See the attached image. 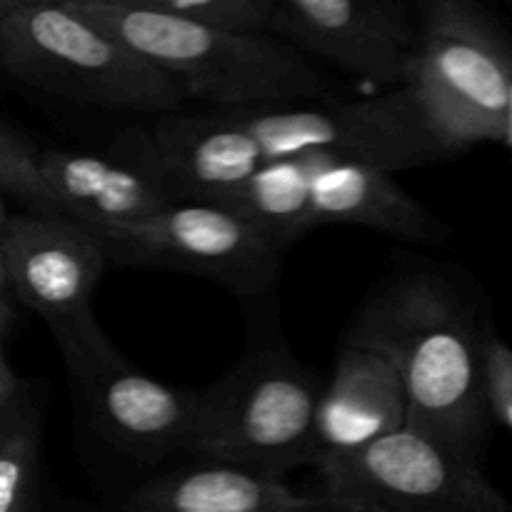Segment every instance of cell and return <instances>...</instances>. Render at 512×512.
I'll use <instances>...</instances> for the list:
<instances>
[{"mask_svg": "<svg viewBox=\"0 0 512 512\" xmlns=\"http://www.w3.org/2000/svg\"><path fill=\"white\" fill-rule=\"evenodd\" d=\"M0 195L25 205V213L65 215L40 173V153L5 125H0Z\"/></svg>", "mask_w": 512, "mask_h": 512, "instance_id": "obj_19", "label": "cell"}, {"mask_svg": "<svg viewBox=\"0 0 512 512\" xmlns=\"http://www.w3.org/2000/svg\"><path fill=\"white\" fill-rule=\"evenodd\" d=\"M10 213H8V205H5V198L0 195V243H3V233H5V225H8Z\"/></svg>", "mask_w": 512, "mask_h": 512, "instance_id": "obj_23", "label": "cell"}, {"mask_svg": "<svg viewBox=\"0 0 512 512\" xmlns=\"http://www.w3.org/2000/svg\"><path fill=\"white\" fill-rule=\"evenodd\" d=\"M270 35L308 60L393 93L413 80L418 8L400 0H278Z\"/></svg>", "mask_w": 512, "mask_h": 512, "instance_id": "obj_10", "label": "cell"}, {"mask_svg": "<svg viewBox=\"0 0 512 512\" xmlns=\"http://www.w3.org/2000/svg\"><path fill=\"white\" fill-rule=\"evenodd\" d=\"M23 393V383H20V378L15 375L13 365H10L8 360V353H5V343L0 340V420H3L5 413L18 403V398Z\"/></svg>", "mask_w": 512, "mask_h": 512, "instance_id": "obj_21", "label": "cell"}, {"mask_svg": "<svg viewBox=\"0 0 512 512\" xmlns=\"http://www.w3.org/2000/svg\"><path fill=\"white\" fill-rule=\"evenodd\" d=\"M343 512H348V510H343Z\"/></svg>", "mask_w": 512, "mask_h": 512, "instance_id": "obj_27", "label": "cell"}, {"mask_svg": "<svg viewBox=\"0 0 512 512\" xmlns=\"http://www.w3.org/2000/svg\"><path fill=\"white\" fill-rule=\"evenodd\" d=\"M340 512H343V510H340Z\"/></svg>", "mask_w": 512, "mask_h": 512, "instance_id": "obj_28", "label": "cell"}, {"mask_svg": "<svg viewBox=\"0 0 512 512\" xmlns=\"http://www.w3.org/2000/svg\"><path fill=\"white\" fill-rule=\"evenodd\" d=\"M13 323H15L13 298H8V295H0V340H5V335L10 333Z\"/></svg>", "mask_w": 512, "mask_h": 512, "instance_id": "obj_22", "label": "cell"}, {"mask_svg": "<svg viewBox=\"0 0 512 512\" xmlns=\"http://www.w3.org/2000/svg\"><path fill=\"white\" fill-rule=\"evenodd\" d=\"M328 500L380 512H510L478 465L413 428L315 465Z\"/></svg>", "mask_w": 512, "mask_h": 512, "instance_id": "obj_8", "label": "cell"}, {"mask_svg": "<svg viewBox=\"0 0 512 512\" xmlns=\"http://www.w3.org/2000/svg\"><path fill=\"white\" fill-rule=\"evenodd\" d=\"M318 225H358L405 243H443L450 228L395 180L393 173L328 155L313 180Z\"/></svg>", "mask_w": 512, "mask_h": 512, "instance_id": "obj_14", "label": "cell"}, {"mask_svg": "<svg viewBox=\"0 0 512 512\" xmlns=\"http://www.w3.org/2000/svg\"><path fill=\"white\" fill-rule=\"evenodd\" d=\"M70 385L95 433L138 460L188 453L198 393L175 390L133 368L108 335L63 358Z\"/></svg>", "mask_w": 512, "mask_h": 512, "instance_id": "obj_11", "label": "cell"}, {"mask_svg": "<svg viewBox=\"0 0 512 512\" xmlns=\"http://www.w3.org/2000/svg\"><path fill=\"white\" fill-rule=\"evenodd\" d=\"M93 233L108 263L203 275L243 300L273 293L285 255V248L233 210L193 200H180L140 225Z\"/></svg>", "mask_w": 512, "mask_h": 512, "instance_id": "obj_7", "label": "cell"}, {"mask_svg": "<svg viewBox=\"0 0 512 512\" xmlns=\"http://www.w3.org/2000/svg\"><path fill=\"white\" fill-rule=\"evenodd\" d=\"M40 425V405L28 393L0 420V512H43Z\"/></svg>", "mask_w": 512, "mask_h": 512, "instance_id": "obj_17", "label": "cell"}, {"mask_svg": "<svg viewBox=\"0 0 512 512\" xmlns=\"http://www.w3.org/2000/svg\"><path fill=\"white\" fill-rule=\"evenodd\" d=\"M68 5L178 80L188 100H203L215 110L340 100L330 75L275 35L223 33L158 13L143 0H68Z\"/></svg>", "mask_w": 512, "mask_h": 512, "instance_id": "obj_2", "label": "cell"}, {"mask_svg": "<svg viewBox=\"0 0 512 512\" xmlns=\"http://www.w3.org/2000/svg\"><path fill=\"white\" fill-rule=\"evenodd\" d=\"M325 150L268 163L220 208L233 210L273 243L288 250L318 228L313 215V180L328 160Z\"/></svg>", "mask_w": 512, "mask_h": 512, "instance_id": "obj_16", "label": "cell"}, {"mask_svg": "<svg viewBox=\"0 0 512 512\" xmlns=\"http://www.w3.org/2000/svg\"><path fill=\"white\" fill-rule=\"evenodd\" d=\"M325 385L285 350L245 355L218 383L198 393L188 453L263 478L283 480L318 463L315 423Z\"/></svg>", "mask_w": 512, "mask_h": 512, "instance_id": "obj_5", "label": "cell"}, {"mask_svg": "<svg viewBox=\"0 0 512 512\" xmlns=\"http://www.w3.org/2000/svg\"><path fill=\"white\" fill-rule=\"evenodd\" d=\"M0 73L38 93L118 113L163 118L188 103L178 80L68 0H0Z\"/></svg>", "mask_w": 512, "mask_h": 512, "instance_id": "obj_4", "label": "cell"}, {"mask_svg": "<svg viewBox=\"0 0 512 512\" xmlns=\"http://www.w3.org/2000/svg\"><path fill=\"white\" fill-rule=\"evenodd\" d=\"M0 253L10 298L45 320L63 358L103 338L90 300L108 253L93 230L65 215L18 213Z\"/></svg>", "mask_w": 512, "mask_h": 512, "instance_id": "obj_9", "label": "cell"}, {"mask_svg": "<svg viewBox=\"0 0 512 512\" xmlns=\"http://www.w3.org/2000/svg\"><path fill=\"white\" fill-rule=\"evenodd\" d=\"M210 123L223 170L235 190L263 165L315 150L375 165L393 175L450 158L408 88L375 98H340L295 108L210 110Z\"/></svg>", "mask_w": 512, "mask_h": 512, "instance_id": "obj_3", "label": "cell"}, {"mask_svg": "<svg viewBox=\"0 0 512 512\" xmlns=\"http://www.w3.org/2000/svg\"><path fill=\"white\" fill-rule=\"evenodd\" d=\"M408 90L453 158L475 145H503L512 95V43L470 0L423 3Z\"/></svg>", "mask_w": 512, "mask_h": 512, "instance_id": "obj_6", "label": "cell"}, {"mask_svg": "<svg viewBox=\"0 0 512 512\" xmlns=\"http://www.w3.org/2000/svg\"><path fill=\"white\" fill-rule=\"evenodd\" d=\"M338 508L348 510V512H380V510H373V508H363V505H338Z\"/></svg>", "mask_w": 512, "mask_h": 512, "instance_id": "obj_26", "label": "cell"}, {"mask_svg": "<svg viewBox=\"0 0 512 512\" xmlns=\"http://www.w3.org/2000/svg\"><path fill=\"white\" fill-rule=\"evenodd\" d=\"M330 500L290 490L283 480L263 478L220 463L160 475L125 500V512H328Z\"/></svg>", "mask_w": 512, "mask_h": 512, "instance_id": "obj_15", "label": "cell"}, {"mask_svg": "<svg viewBox=\"0 0 512 512\" xmlns=\"http://www.w3.org/2000/svg\"><path fill=\"white\" fill-rule=\"evenodd\" d=\"M0 295H8V283H5V270H3V253H0Z\"/></svg>", "mask_w": 512, "mask_h": 512, "instance_id": "obj_25", "label": "cell"}, {"mask_svg": "<svg viewBox=\"0 0 512 512\" xmlns=\"http://www.w3.org/2000/svg\"><path fill=\"white\" fill-rule=\"evenodd\" d=\"M512 150V95H510V113H508V130H505V143Z\"/></svg>", "mask_w": 512, "mask_h": 512, "instance_id": "obj_24", "label": "cell"}, {"mask_svg": "<svg viewBox=\"0 0 512 512\" xmlns=\"http://www.w3.org/2000/svg\"><path fill=\"white\" fill-rule=\"evenodd\" d=\"M105 150H43L40 173L63 213L90 230L130 228L180 203L150 130Z\"/></svg>", "mask_w": 512, "mask_h": 512, "instance_id": "obj_12", "label": "cell"}, {"mask_svg": "<svg viewBox=\"0 0 512 512\" xmlns=\"http://www.w3.org/2000/svg\"><path fill=\"white\" fill-rule=\"evenodd\" d=\"M148 8L205 28L240 35H270L278 0H143Z\"/></svg>", "mask_w": 512, "mask_h": 512, "instance_id": "obj_18", "label": "cell"}, {"mask_svg": "<svg viewBox=\"0 0 512 512\" xmlns=\"http://www.w3.org/2000/svg\"><path fill=\"white\" fill-rule=\"evenodd\" d=\"M490 338L453 280L438 270H413L375 285L345 340L378 350L398 368L408 395V428L478 465L490 425Z\"/></svg>", "mask_w": 512, "mask_h": 512, "instance_id": "obj_1", "label": "cell"}, {"mask_svg": "<svg viewBox=\"0 0 512 512\" xmlns=\"http://www.w3.org/2000/svg\"><path fill=\"white\" fill-rule=\"evenodd\" d=\"M408 428V395L398 368L383 353L348 343L318 405V463L345 458Z\"/></svg>", "mask_w": 512, "mask_h": 512, "instance_id": "obj_13", "label": "cell"}, {"mask_svg": "<svg viewBox=\"0 0 512 512\" xmlns=\"http://www.w3.org/2000/svg\"><path fill=\"white\" fill-rule=\"evenodd\" d=\"M485 393L490 415L512 433V348L500 338H490L485 350Z\"/></svg>", "mask_w": 512, "mask_h": 512, "instance_id": "obj_20", "label": "cell"}]
</instances>
